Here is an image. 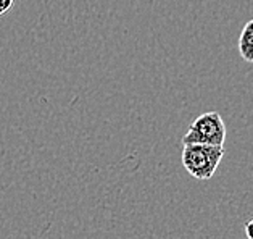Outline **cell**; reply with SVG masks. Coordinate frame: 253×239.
Segmentation results:
<instances>
[{
  "label": "cell",
  "instance_id": "6da1fadb",
  "mask_svg": "<svg viewBox=\"0 0 253 239\" xmlns=\"http://www.w3.org/2000/svg\"><path fill=\"white\" fill-rule=\"evenodd\" d=\"M224 154V145L182 144V165L195 180L208 181L216 173Z\"/></svg>",
  "mask_w": 253,
  "mask_h": 239
},
{
  "label": "cell",
  "instance_id": "7a4b0ae2",
  "mask_svg": "<svg viewBox=\"0 0 253 239\" xmlns=\"http://www.w3.org/2000/svg\"><path fill=\"white\" fill-rule=\"evenodd\" d=\"M226 125L218 112H207L199 115L182 136V144H207L224 145Z\"/></svg>",
  "mask_w": 253,
  "mask_h": 239
},
{
  "label": "cell",
  "instance_id": "3957f363",
  "mask_svg": "<svg viewBox=\"0 0 253 239\" xmlns=\"http://www.w3.org/2000/svg\"><path fill=\"white\" fill-rule=\"evenodd\" d=\"M239 53L247 63H253V20L247 23L240 33Z\"/></svg>",
  "mask_w": 253,
  "mask_h": 239
},
{
  "label": "cell",
  "instance_id": "277c9868",
  "mask_svg": "<svg viewBox=\"0 0 253 239\" xmlns=\"http://www.w3.org/2000/svg\"><path fill=\"white\" fill-rule=\"evenodd\" d=\"M15 0H0V16L7 15L8 11L13 8Z\"/></svg>",
  "mask_w": 253,
  "mask_h": 239
},
{
  "label": "cell",
  "instance_id": "5b68a950",
  "mask_svg": "<svg viewBox=\"0 0 253 239\" xmlns=\"http://www.w3.org/2000/svg\"><path fill=\"white\" fill-rule=\"evenodd\" d=\"M245 235L247 239H253V218L245 223Z\"/></svg>",
  "mask_w": 253,
  "mask_h": 239
}]
</instances>
